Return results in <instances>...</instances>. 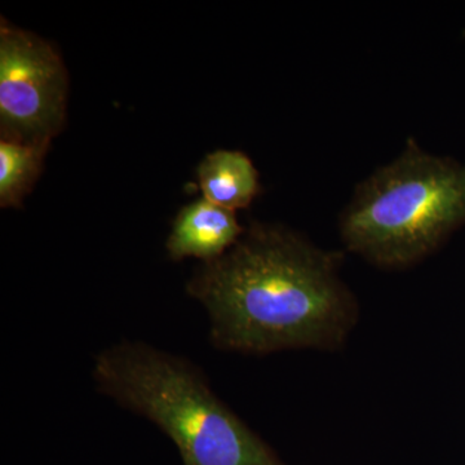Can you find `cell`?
<instances>
[{
    "label": "cell",
    "mask_w": 465,
    "mask_h": 465,
    "mask_svg": "<svg viewBox=\"0 0 465 465\" xmlns=\"http://www.w3.org/2000/svg\"><path fill=\"white\" fill-rule=\"evenodd\" d=\"M338 256L293 232L255 225L188 284L216 348L247 354L341 347L357 322Z\"/></svg>",
    "instance_id": "cell-1"
},
{
    "label": "cell",
    "mask_w": 465,
    "mask_h": 465,
    "mask_svg": "<svg viewBox=\"0 0 465 465\" xmlns=\"http://www.w3.org/2000/svg\"><path fill=\"white\" fill-rule=\"evenodd\" d=\"M94 378L100 391L167 434L183 465H286L183 358L124 341L101 351Z\"/></svg>",
    "instance_id": "cell-2"
},
{
    "label": "cell",
    "mask_w": 465,
    "mask_h": 465,
    "mask_svg": "<svg viewBox=\"0 0 465 465\" xmlns=\"http://www.w3.org/2000/svg\"><path fill=\"white\" fill-rule=\"evenodd\" d=\"M463 223L464 166L409 139L399 157L357 186L341 232L351 252L402 269L430 255Z\"/></svg>",
    "instance_id": "cell-3"
},
{
    "label": "cell",
    "mask_w": 465,
    "mask_h": 465,
    "mask_svg": "<svg viewBox=\"0 0 465 465\" xmlns=\"http://www.w3.org/2000/svg\"><path fill=\"white\" fill-rule=\"evenodd\" d=\"M66 74L50 45L3 24L0 124L3 140L47 149L65 114Z\"/></svg>",
    "instance_id": "cell-4"
},
{
    "label": "cell",
    "mask_w": 465,
    "mask_h": 465,
    "mask_svg": "<svg viewBox=\"0 0 465 465\" xmlns=\"http://www.w3.org/2000/svg\"><path fill=\"white\" fill-rule=\"evenodd\" d=\"M243 229L232 211L206 200L183 208L167 242L171 258H198L206 262L222 258L237 243Z\"/></svg>",
    "instance_id": "cell-5"
},
{
    "label": "cell",
    "mask_w": 465,
    "mask_h": 465,
    "mask_svg": "<svg viewBox=\"0 0 465 465\" xmlns=\"http://www.w3.org/2000/svg\"><path fill=\"white\" fill-rule=\"evenodd\" d=\"M204 200L234 213L249 206L259 191L258 173L247 155L219 150L207 155L200 167Z\"/></svg>",
    "instance_id": "cell-6"
},
{
    "label": "cell",
    "mask_w": 465,
    "mask_h": 465,
    "mask_svg": "<svg viewBox=\"0 0 465 465\" xmlns=\"http://www.w3.org/2000/svg\"><path fill=\"white\" fill-rule=\"evenodd\" d=\"M45 148L2 140L0 143V202L15 206L38 174Z\"/></svg>",
    "instance_id": "cell-7"
},
{
    "label": "cell",
    "mask_w": 465,
    "mask_h": 465,
    "mask_svg": "<svg viewBox=\"0 0 465 465\" xmlns=\"http://www.w3.org/2000/svg\"><path fill=\"white\" fill-rule=\"evenodd\" d=\"M464 179H465V166H464Z\"/></svg>",
    "instance_id": "cell-8"
}]
</instances>
